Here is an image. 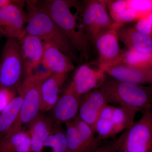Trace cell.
<instances>
[{
	"label": "cell",
	"mask_w": 152,
	"mask_h": 152,
	"mask_svg": "<svg viewBox=\"0 0 152 152\" xmlns=\"http://www.w3.org/2000/svg\"><path fill=\"white\" fill-rule=\"evenodd\" d=\"M76 2L68 0H35L37 7L48 14L66 36L78 53L80 59L88 60L92 46L86 37L78 13L74 14L71 11Z\"/></svg>",
	"instance_id": "obj_1"
},
{
	"label": "cell",
	"mask_w": 152,
	"mask_h": 152,
	"mask_svg": "<svg viewBox=\"0 0 152 152\" xmlns=\"http://www.w3.org/2000/svg\"><path fill=\"white\" fill-rule=\"evenodd\" d=\"M26 9L28 16L25 30L26 34L35 36L43 42L53 44L73 61L77 63L80 60L78 52L51 18L37 7L35 0L26 1Z\"/></svg>",
	"instance_id": "obj_2"
},
{
	"label": "cell",
	"mask_w": 152,
	"mask_h": 152,
	"mask_svg": "<svg viewBox=\"0 0 152 152\" xmlns=\"http://www.w3.org/2000/svg\"><path fill=\"white\" fill-rule=\"evenodd\" d=\"M99 88L105 93L110 103L143 113L152 111V86L120 81L106 77Z\"/></svg>",
	"instance_id": "obj_3"
},
{
	"label": "cell",
	"mask_w": 152,
	"mask_h": 152,
	"mask_svg": "<svg viewBox=\"0 0 152 152\" xmlns=\"http://www.w3.org/2000/svg\"><path fill=\"white\" fill-rule=\"evenodd\" d=\"M53 74L49 71H42L26 77L17 91L23 96V102L15 121L7 133L23 130L40 113L42 105V86L45 80Z\"/></svg>",
	"instance_id": "obj_4"
},
{
	"label": "cell",
	"mask_w": 152,
	"mask_h": 152,
	"mask_svg": "<svg viewBox=\"0 0 152 152\" xmlns=\"http://www.w3.org/2000/svg\"><path fill=\"white\" fill-rule=\"evenodd\" d=\"M25 79L24 62L18 41L7 39L0 57V88L17 93Z\"/></svg>",
	"instance_id": "obj_5"
},
{
	"label": "cell",
	"mask_w": 152,
	"mask_h": 152,
	"mask_svg": "<svg viewBox=\"0 0 152 152\" xmlns=\"http://www.w3.org/2000/svg\"><path fill=\"white\" fill-rule=\"evenodd\" d=\"M116 141L118 152H152V111L143 113Z\"/></svg>",
	"instance_id": "obj_6"
},
{
	"label": "cell",
	"mask_w": 152,
	"mask_h": 152,
	"mask_svg": "<svg viewBox=\"0 0 152 152\" xmlns=\"http://www.w3.org/2000/svg\"><path fill=\"white\" fill-rule=\"evenodd\" d=\"M109 1H87L80 9V22L88 40L93 46L101 34L114 27L107 12Z\"/></svg>",
	"instance_id": "obj_7"
},
{
	"label": "cell",
	"mask_w": 152,
	"mask_h": 152,
	"mask_svg": "<svg viewBox=\"0 0 152 152\" xmlns=\"http://www.w3.org/2000/svg\"><path fill=\"white\" fill-rule=\"evenodd\" d=\"M28 20L25 1L16 0L14 4L0 9V37L19 39L26 34Z\"/></svg>",
	"instance_id": "obj_8"
},
{
	"label": "cell",
	"mask_w": 152,
	"mask_h": 152,
	"mask_svg": "<svg viewBox=\"0 0 152 152\" xmlns=\"http://www.w3.org/2000/svg\"><path fill=\"white\" fill-rule=\"evenodd\" d=\"M118 29L113 27L104 32L93 45L97 51L99 67L104 69L121 64L126 53L120 48Z\"/></svg>",
	"instance_id": "obj_9"
},
{
	"label": "cell",
	"mask_w": 152,
	"mask_h": 152,
	"mask_svg": "<svg viewBox=\"0 0 152 152\" xmlns=\"http://www.w3.org/2000/svg\"><path fill=\"white\" fill-rule=\"evenodd\" d=\"M104 69L99 67L95 70L87 64L80 66L76 70L67 88L81 96L87 93L99 88L106 77Z\"/></svg>",
	"instance_id": "obj_10"
},
{
	"label": "cell",
	"mask_w": 152,
	"mask_h": 152,
	"mask_svg": "<svg viewBox=\"0 0 152 152\" xmlns=\"http://www.w3.org/2000/svg\"><path fill=\"white\" fill-rule=\"evenodd\" d=\"M110 103L108 97L102 90L95 89L81 96L77 116L93 130L102 109Z\"/></svg>",
	"instance_id": "obj_11"
},
{
	"label": "cell",
	"mask_w": 152,
	"mask_h": 152,
	"mask_svg": "<svg viewBox=\"0 0 152 152\" xmlns=\"http://www.w3.org/2000/svg\"><path fill=\"white\" fill-rule=\"evenodd\" d=\"M18 41L24 62L26 78L32 76L42 64L44 42L34 36L25 34Z\"/></svg>",
	"instance_id": "obj_12"
},
{
	"label": "cell",
	"mask_w": 152,
	"mask_h": 152,
	"mask_svg": "<svg viewBox=\"0 0 152 152\" xmlns=\"http://www.w3.org/2000/svg\"><path fill=\"white\" fill-rule=\"evenodd\" d=\"M104 70L106 74L120 81L139 85L152 84V66L148 64L137 66L120 64Z\"/></svg>",
	"instance_id": "obj_13"
},
{
	"label": "cell",
	"mask_w": 152,
	"mask_h": 152,
	"mask_svg": "<svg viewBox=\"0 0 152 152\" xmlns=\"http://www.w3.org/2000/svg\"><path fill=\"white\" fill-rule=\"evenodd\" d=\"M73 61L54 45L44 42L42 64L47 71L53 74H69L75 69Z\"/></svg>",
	"instance_id": "obj_14"
},
{
	"label": "cell",
	"mask_w": 152,
	"mask_h": 152,
	"mask_svg": "<svg viewBox=\"0 0 152 152\" xmlns=\"http://www.w3.org/2000/svg\"><path fill=\"white\" fill-rule=\"evenodd\" d=\"M80 96L66 88L52 109V118L55 124H61L72 121L77 116Z\"/></svg>",
	"instance_id": "obj_15"
},
{
	"label": "cell",
	"mask_w": 152,
	"mask_h": 152,
	"mask_svg": "<svg viewBox=\"0 0 152 152\" xmlns=\"http://www.w3.org/2000/svg\"><path fill=\"white\" fill-rule=\"evenodd\" d=\"M55 124L51 118L40 113L28 125L31 141L30 152H41L44 142L52 133Z\"/></svg>",
	"instance_id": "obj_16"
},
{
	"label": "cell",
	"mask_w": 152,
	"mask_h": 152,
	"mask_svg": "<svg viewBox=\"0 0 152 152\" xmlns=\"http://www.w3.org/2000/svg\"><path fill=\"white\" fill-rule=\"evenodd\" d=\"M68 74L53 73L44 81L42 86L41 112L51 110L59 98V94Z\"/></svg>",
	"instance_id": "obj_17"
},
{
	"label": "cell",
	"mask_w": 152,
	"mask_h": 152,
	"mask_svg": "<svg viewBox=\"0 0 152 152\" xmlns=\"http://www.w3.org/2000/svg\"><path fill=\"white\" fill-rule=\"evenodd\" d=\"M118 33L120 40L129 50L152 54V39L149 35L138 31L134 27H121Z\"/></svg>",
	"instance_id": "obj_18"
},
{
	"label": "cell",
	"mask_w": 152,
	"mask_h": 152,
	"mask_svg": "<svg viewBox=\"0 0 152 152\" xmlns=\"http://www.w3.org/2000/svg\"><path fill=\"white\" fill-rule=\"evenodd\" d=\"M31 145L28 131L7 133L0 140V152H30Z\"/></svg>",
	"instance_id": "obj_19"
},
{
	"label": "cell",
	"mask_w": 152,
	"mask_h": 152,
	"mask_svg": "<svg viewBox=\"0 0 152 152\" xmlns=\"http://www.w3.org/2000/svg\"><path fill=\"white\" fill-rule=\"evenodd\" d=\"M22 102L23 96L18 94L0 114V137L5 135L12 128L18 116Z\"/></svg>",
	"instance_id": "obj_20"
},
{
	"label": "cell",
	"mask_w": 152,
	"mask_h": 152,
	"mask_svg": "<svg viewBox=\"0 0 152 152\" xmlns=\"http://www.w3.org/2000/svg\"><path fill=\"white\" fill-rule=\"evenodd\" d=\"M41 152H67L66 131L61 124H55L52 133L44 142Z\"/></svg>",
	"instance_id": "obj_21"
},
{
	"label": "cell",
	"mask_w": 152,
	"mask_h": 152,
	"mask_svg": "<svg viewBox=\"0 0 152 152\" xmlns=\"http://www.w3.org/2000/svg\"><path fill=\"white\" fill-rule=\"evenodd\" d=\"M87 152H94L104 143L103 140L96 137L94 132L86 123L78 116L73 120Z\"/></svg>",
	"instance_id": "obj_22"
},
{
	"label": "cell",
	"mask_w": 152,
	"mask_h": 152,
	"mask_svg": "<svg viewBox=\"0 0 152 152\" xmlns=\"http://www.w3.org/2000/svg\"><path fill=\"white\" fill-rule=\"evenodd\" d=\"M136 113L126 108L115 107L111 119L115 136L126 130L134 124Z\"/></svg>",
	"instance_id": "obj_23"
},
{
	"label": "cell",
	"mask_w": 152,
	"mask_h": 152,
	"mask_svg": "<svg viewBox=\"0 0 152 152\" xmlns=\"http://www.w3.org/2000/svg\"><path fill=\"white\" fill-rule=\"evenodd\" d=\"M67 152H87L73 121L66 123Z\"/></svg>",
	"instance_id": "obj_24"
},
{
	"label": "cell",
	"mask_w": 152,
	"mask_h": 152,
	"mask_svg": "<svg viewBox=\"0 0 152 152\" xmlns=\"http://www.w3.org/2000/svg\"><path fill=\"white\" fill-rule=\"evenodd\" d=\"M151 60H152V54L129 50L126 53L122 62L128 65L139 66L148 65Z\"/></svg>",
	"instance_id": "obj_25"
},
{
	"label": "cell",
	"mask_w": 152,
	"mask_h": 152,
	"mask_svg": "<svg viewBox=\"0 0 152 152\" xmlns=\"http://www.w3.org/2000/svg\"><path fill=\"white\" fill-rule=\"evenodd\" d=\"M93 131L97 134L98 137L102 140L115 137L111 120L98 118L94 126Z\"/></svg>",
	"instance_id": "obj_26"
},
{
	"label": "cell",
	"mask_w": 152,
	"mask_h": 152,
	"mask_svg": "<svg viewBox=\"0 0 152 152\" xmlns=\"http://www.w3.org/2000/svg\"><path fill=\"white\" fill-rule=\"evenodd\" d=\"M127 1H109L108 3L107 7L111 16L114 20L115 27L118 29L121 27L120 24V15L123 11L127 8Z\"/></svg>",
	"instance_id": "obj_27"
},
{
	"label": "cell",
	"mask_w": 152,
	"mask_h": 152,
	"mask_svg": "<svg viewBox=\"0 0 152 152\" xmlns=\"http://www.w3.org/2000/svg\"><path fill=\"white\" fill-rule=\"evenodd\" d=\"M127 8L132 9L139 14H149L152 11V1L151 0H132L127 1Z\"/></svg>",
	"instance_id": "obj_28"
},
{
	"label": "cell",
	"mask_w": 152,
	"mask_h": 152,
	"mask_svg": "<svg viewBox=\"0 0 152 152\" xmlns=\"http://www.w3.org/2000/svg\"><path fill=\"white\" fill-rule=\"evenodd\" d=\"M134 27L138 31L150 35L152 31V12L140 19Z\"/></svg>",
	"instance_id": "obj_29"
},
{
	"label": "cell",
	"mask_w": 152,
	"mask_h": 152,
	"mask_svg": "<svg viewBox=\"0 0 152 152\" xmlns=\"http://www.w3.org/2000/svg\"><path fill=\"white\" fill-rule=\"evenodd\" d=\"M18 93L15 91L4 88H0V113L2 112Z\"/></svg>",
	"instance_id": "obj_30"
},
{
	"label": "cell",
	"mask_w": 152,
	"mask_h": 152,
	"mask_svg": "<svg viewBox=\"0 0 152 152\" xmlns=\"http://www.w3.org/2000/svg\"><path fill=\"white\" fill-rule=\"evenodd\" d=\"M137 17V15L135 11L132 9L127 8L120 15V24L121 27L123 23L133 21Z\"/></svg>",
	"instance_id": "obj_31"
},
{
	"label": "cell",
	"mask_w": 152,
	"mask_h": 152,
	"mask_svg": "<svg viewBox=\"0 0 152 152\" xmlns=\"http://www.w3.org/2000/svg\"><path fill=\"white\" fill-rule=\"evenodd\" d=\"M94 152H118L116 140L104 143Z\"/></svg>",
	"instance_id": "obj_32"
},
{
	"label": "cell",
	"mask_w": 152,
	"mask_h": 152,
	"mask_svg": "<svg viewBox=\"0 0 152 152\" xmlns=\"http://www.w3.org/2000/svg\"><path fill=\"white\" fill-rule=\"evenodd\" d=\"M115 107L107 104L103 108L99 115V118L103 119L111 120Z\"/></svg>",
	"instance_id": "obj_33"
},
{
	"label": "cell",
	"mask_w": 152,
	"mask_h": 152,
	"mask_svg": "<svg viewBox=\"0 0 152 152\" xmlns=\"http://www.w3.org/2000/svg\"><path fill=\"white\" fill-rule=\"evenodd\" d=\"M16 0H0V9L10 5L15 2Z\"/></svg>",
	"instance_id": "obj_34"
}]
</instances>
